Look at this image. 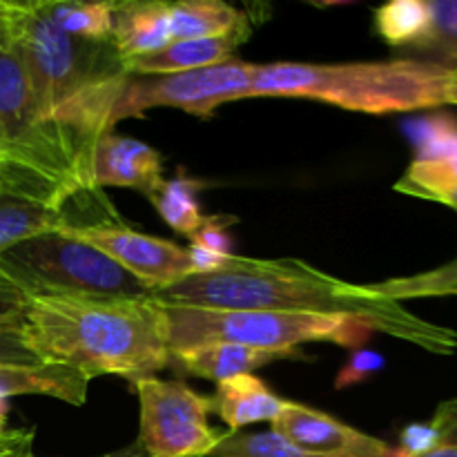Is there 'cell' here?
<instances>
[{
	"label": "cell",
	"instance_id": "obj_32",
	"mask_svg": "<svg viewBox=\"0 0 457 457\" xmlns=\"http://www.w3.org/2000/svg\"><path fill=\"white\" fill-rule=\"evenodd\" d=\"M440 442V433L431 422L427 424H409L400 436V457H418L436 449Z\"/></svg>",
	"mask_w": 457,
	"mask_h": 457
},
{
	"label": "cell",
	"instance_id": "obj_26",
	"mask_svg": "<svg viewBox=\"0 0 457 457\" xmlns=\"http://www.w3.org/2000/svg\"><path fill=\"white\" fill-rule=\"evenodd\" d=\"M418 163H433L457 154V119L449 114H433L411 128Z\"/></svg>",
	"mask_w": 457,
	"mask_h": 457
},
{
	"label": "cell",
	"instance_id": "obj_10",
	"mask_svg": "<svg viewBox=\"0 0 457 457\" xmlns=\"http://www.w3.org/2000/svg\"><path fill=\"white\" fill-rule=\"evenodd\" d=\"M272 431L306 453L320 457H400L386 442L357 431L321 411L286 400Z\"/></svg>",
	"mask_w": 457,
	"mask_h": 457
},
{
	"label": "cell",
	"instance_id": "obj_12",
	"mask_svg": "<svg viewBox=\"0 0 457 457\" xmlns=\"http://www.w3.org/2000/svg\"><path fill=\"white\" fill-rule=\"evenodd\" d=\"M61 228H74L67 205L22 183L0 177V254L18 241Z\"/></svg>",
	"mask_w": 457,
	"mask_h": 457
},
{
	"label": "cell",
	"instance_id": "obj_11",
	"mask_svg": "<svg viewBox=\"0 0 457 457\" xmlns=\"http://www.w3.org/2000/svg\"><path fill=\"white\" fill-rule=\"evenodd\" d=\"M92 177L96 187H134L150 199L163 179V156L147 143L107 132L94 150Z\"/></svg>",
	"mask_w": 457,
	"mask_h": 457
},
{
	"label": "cell",
	"instance_id": "obj_30",
	"mask_svg": "<svg viewBox=\"0 0 457 457\" xmlns=\"http://www.w3.org/2000/svg\"><path fill=\"white\" fill-rule=\"evenodd\" d=\"M237 219L226 217V214H217V217H204L201 226L196 228L195 235H190V241L195 245H201L205 250H212L217 254H232V237L228 232V226L235 223Z\"/></svg>",
	"mask_w": 457,
	"mask_h": 457
},
{
	"label": "cell",
	"instance_id": "obj_16",
	"mask_svg": "<svg viewBox=\"0 0 457 457\" xmlns=\"http://www.w3.org/2000/svg\"><path fill=\"white\" fill-rule=\"evenodd\" d=\"M92 378L67 366H40V369H0V431H4L9 415V397L47 395L80 406L87 402Z\"/></svg>",
	"mask_w": 457,
	"mask_h": 457
},
{
	"label": "cell",
	"instance_id": "obj_21",
	"mask_svg": "<svg viewBox=\"0 0 457 457\" xmlns=\"http://www.w3.org/2000/svg\"><path fill=\"white\" fill-rule=\"evenodd\" d=\"M428 0H393L375 12V29L397 49H409L428 29Z\"/></svg>",
	"mask_w": 457,
	"mask_h": 457
},
{
	"label": "cell",
	"instance_id": "obj_31",
	"mask_svg": "<svg viewBox=\"0 0 457 457\" xmlns=\"http://www.w3.org/2000/svg\"><path fill=\"white\" fill-rule=\"evenodd\" d=\"M431 424L440 433V442L436 449L418 457H457V397L437 406Z\"/></svg>",
	"mask_w": 457,
	"mask_h": 457
},
{
	"label": "cell",
	"instance_id": "obj_3",
	"mask_svg": "<svg viewBox=\"0 0 457 457\" xmlns=\"http://www.w3.org/2000/svg\"><path fill=\"white\" fill-rule=\"evenodd\" d=\"M21 320L47 366L129 382L170 366L168 317L154 297H29Z\"/></svg>",
	"mask_w": 457,
	"mask_h": 457
},
{
	"label": "cell",
	"instance_id": "obj_18",
	"mask_svg": "<svg viewBox=\"0 0 457 457\" xmlns=\"http://www.w3.org/2000/svg\"><path fill=\"white\" fill-rule=\"evenodd\" d=\"M248 29V16L219 0H181L170 4L172 40L219 38Z\"/></svg>",
	"mask_w": 457,
	"mask_h": 457
},
{
	"label": "cell",
	"instance_id": "obj_35",
	"mask_svg": "<svg viewBox=\"0 0 457 457\" xmlns=\"http://www.w3.org/2000/svg\"><path fill=\"white\" fill-rule=\"evenodd\" d=\"M446 105H457V70L449 71L446 79Z\"/></svg>",
	"mask_w": 457,
	"mask_h": 457
},
{
	"label": "cell",
	"instance_id": "obj_25",
	"mask_svg": "<svg viewBox=\"0 0 457 457\" xmlns=\"http://www.w3.org/2000/svg\"><path fill=\"white\" fill-rule=\"evenodd\" d=\"M208 457H320L290 445L275 431L223 433Z\"/></svg>",
	"mask_w": 457,
	"mask_h": 457
},
{
	"label": "cell",
	"instance_id": "obj_20",
	"mask_svg": "<svg viewBox=\"0 0 457 457\" xmlns=\"http://www.w3.org/2000/svg\"><path fill=\"white\" fill-rule=\"evenodd\" d=\"M205 187H208L205 181L179 174L177 179H165L156 187L154 195L150 196V201L172 230H177L179 235L190 237L195 235L196 228L204 221L199 192L205 190Z\"/></svg>",
	"mask_w": 457,
	"mask_h": 457
},
{
	"label": "cell",
	"instance_id": "obj_36",
	"mask_svg": "<svg viewBox=\"0 0 457 457\" xmlns=\"http://www.w3.org/2000/svg\"><path fill=\"white\" fill-rule=\"evenodd\" d=\"M0 433H3V431H0Z\"/></svg>",
	"mask_w": 457,
	"mask_h": 457
},
{
	"label": "cell",
	"instance_id": "obj_9",
	"mask_svg": "<svg viewBox=\"0 0 457 457\" xmlns=\"http://www.w3.org/2000/svg\"><path fill=\"white\" fill-rule=\"evenodd\" d=\"M70 232L114 259L120 268L150 286L154 293L192 275L186 248L161 237L129 230L119 221L70 228Z\"/></svg>",
	"mask_w": 457,
	"mask_h": 457
},
{
	"label": "cell",
	"instance_id": "obj_24",
	"mask_svg": "<svg viewBox=\"0 0 457 457\" xmlns=\"http://www.w3.org/2000/svg\"><path fill=\"white\" fill-rule=\"evenodd\" d=\"M395 190L457 210V163H451V161L418 163L413 161L404 177L395 183Z\"/></svg>",
	"mask_w": 457,
	"mask_h": 457
},
{
	"label": "cell",
	"instance_id": "obj_5",
	"mask_svg": "<svg viewBox=\"0 0 457 457\" xmlns=\"http://www.w3.org/2000/svg\"><path fill=\"white\" fill-rule=\"evenodd\" d=\"M170 330V355L212 342H230L259 351L302 357L299 346L333 342L344 348H360L373 326L346 315L275 311H208V308L163 306Z\"/></svg>",
	"mask_w": 457,
	"mask_h": 457
},
{
	"label": "cell",
	"instance_id": "obj_7",
	"mask_svg": "<svg viewBox=\"0 0 457 457\" xmlns=\"http://www.w3.org/2000/svg\"><path fill=\"white\" fill-rule=\"evenodd\" d=\"M141 404L138 446L147 457H208L221 442L208 422L212 397L181 379L143 378L132 382Z\"/></svg>",
	"mask_w": 457,
	"mask_h": 457
},
{
	"label": "cell",
	"instance_id": "obj_23",
	"mask_svg": "<svg viewBox=\"0 0 457 457\" xmlns=\"http://www.w3.org/2000/svg\"><path fill=\"white\" fill-rule=\"evenodd\" d=\"M366 288L373 295L391 302H406V299L422 297H445L457 293V257L433 270L418 272L409 277H395V279L382 281V284H369Z\"/></svg>",
	"mask_w": 457,
	"mask_h": 457
},
{
	"label": "cell",
	"instance_id": "obj_2",
	"mask_svg": "<svg viewBox=\"0 0 457 457\" xmlns=\"http://www.w3.org/2000/svg\"><path fill=\"white\" fill-rule=\"evenodd\" d=\"M0 25L40 114L70 134L94 163L98 138L114 128L112 116L129 79L114 43L65 34L40 3L3 0Z\"/></svg>",
	"mask_w": 457,
	"mask_h": 457
},
{
	"label": "cell",
	"instance_id": "obj_8",
	"mask_svg": "<svg viewBox=\"0 0 457 457\" xmlns=\"http://www.w3.org/2000/svg\"><path fill=\"white\" fill-rule=\"evenodd\" d=\"M253 62L230 58L221 65L181 74L129 76L112 123L143 116L152 107H177L195 116L214 114L219 105L253 96Z\"/></svg>",
	"mask_w": 457,
	"mask_h": 457
},
{
	"label": "cell",
	"instance_id": "obj_33",
	"mask_svg": "<svg viewBox=\"0 0 457 457\" xmlns=\"http://www.w3.org/2000/svg\"><path fill=\"white\" fill-rule=\"evenodd\" d=\"M187 259H190V266H192V275H205V272H214V270H221L230 257L226 254H217L212 250H205L201 245L190 244V248H186Z\"/></svg>",
	"mask_w": 457,
	"mask_h": 457
},
{
	"label": "cell",
	"instance_id": "obj_19",
	"mask_svg": "<svg viewBox=\"0 0 457 457\" xmlns=\"http://www.w3.org/2000/svg\"><path fill=\"white\" fill-rule=\"evenodd\" d=\"M431 21L418 43L411 45L409 56L415 61L433 62L437 67L457 70V0H431Z\"/></svg>",
	"mask_w": 457,
	"mask_h": 457
},
{
	"label": "cell",
	"instance_id": "obj_34",
	"mask_svg": "<svg viewBox=\"0 0 457 457\" xmlns=\"http://www.w3.org/2000/svg\"><path fill=\"white\" fill-rule=\"evenodd\" d=\"M27 302H29V297L22 290H18L9 281L0 279V320L21 317L25 312Z\"/></svg>",
	"mask_w": 457,
	"mask_h": 457
},
{
	"label": "cell",
	"instance_id": "obj_29",
	"mask_svg": "<svg viewBox=\"0 0 457 457\" xmlns=\"http://www.w3.org/2000/svg\"><path fill=\"white\" fill-rule=\"evenodd\" d=\"M34 446V431H22V428H4L0 433V457H38L31 451ZM98 457H147L143 449L137 445L125 446V449L105 453Z\"/></svg>",
	"mask_w": 457,
	"mask_h": 457
},
{
	"label": "cell",
	"instance_id": "obj_37",
	"mask_svg": "<svg viewBox=\"0 0 457 457\" xmlns=\"http://www.w3.org/2000/svg\"><path fill=\"white\" fill-rule=\"evenodd\" d=\"M455 295H457V293H455Z\"/></svg>",
	"mask_w": 457,
	"mask_h": 457
},
{
	"label": "cell",
	"instance_id": "obj_15",
	"mask_svg": "<svg viewBox=\"0 0 457 457\" xmlns=\"http://www.w3.org/2000/svg\"><path fill=\"white\" fill-rule=\"evenodd\" d=\"M279 360H295V357L230 342L201 344V346L170 355V364L181 375H195V378L212 379L217 384L223 379L237 378V375H250L253 370Z\"/></svg>",
	"mask_w": 457,
	"mask_h": 457
},
{
	"label": "cell",
	"instance_id": "obj_6",
	"mask_svg": "<svg viewBox=\"0 0 457 457\" xmlns=\"http://www.w3.org/2000/svg\"><path fill=\"white\" fill-rule=\"evenodd\" d=\"M0 279L16 286L27 297H154L150 286L71 235L70 228L29 237L4 250L0 254Z\"/></svg>",
	"mask_w": 457,
	"mask_h": 457
},
{
	"label": "cell",
	"instance_id": "obj_28",
	"mask_svg": "<svg viewBox=\"0 0 457 457\" xmlns=\"http://www.w3.org/2000/svg\"><path fill=\"white\" fill-rule=\"evenodd\" d=\"M384 369V357L375 351H366V348H357L353 351V355L348 357V361L344 364V369L339 370L337 379H335V388L337 391H346V388L357 386V384H364L373 378L375 373Z\"/></svg>",
	"mask_w": 457,
	"mask_h": 457
},
{
	"label": "cell",
	"instance_id": "obj_13",
	"mask_svg": "<svg viewBox=\"0 0 457 457\" xmlns=\"http://www.w3.org/2000/svg\"><path fill=\"white\" fill-rule=\"evenodd\" d=\"M112 43L123 62L168 47L170 3H112Z\"/></svg>",
	"mask_w": 457,
	"mask_h": 457
},
{
	"label": "cell",
	"instance_id": "obj_22",
	"mask_svg": "<svg viewBox=\"0 0 457 457\" xmlns=\"http://www.w3.org/2000/svg\"><path fill=\"white\" fill-rule=\"evenodd\" d=\"M45 13L65 34L85 40H112V3H40Z\"/></svg>",
	"mask_w": 457,
	"mask_h": 457
},
{
	"label": "cell",
	"instance_id": "obj_17",
	"mask_svg": "<svg viewBox=\"0 0 457 457\" xmlns=\"http://www.w3.org/2000/svg\"><path fill=\"white\" fill-rule=\"evenodd\" d=\"M286 400L277 397L272 388L257 375H237L217 384L212 397V413L228 424L230 433L259 422H275L284 411Z\"/></svg>",
	"mask_w": 457,
	"mask_h": 457
},
{
	"label": "cell",
	"instance_id": "obj_27",
	"mask_svg": "<svg viewBox=\"0 0 457 457\" xmlns=\"http://www.w3.org/2000/svg\"><path fill=\"white\" fill-rule=\"evenodd\" d=\"M21 317L0 320V369H40L45 366L27 342Z\"/></svg>",
	"mask_w": 457,
	"mask_h": 457
},
{
	"label": "cell",
	"instance_id": "obj_14",
	"mask_svg": "<svg viewBox=\"0 0 457 457\" xmlns=\"http://www.w3.org/2000/svg\"><path fill=\"white\" fill-rule=\"evenodd\" d=\"M245 38H248V29L219 36V38L172 40L161 52L128 61L125 62V70H128L129 76H159L181 74V71H195L204 70V67L221 65V62L235 58L237 47Z\"/></svg>",
	"mask_w": 457,
	"mask_h": 457
},
{
	"label": "cell",
	"instance_id": "obj_1",
	"mask_svg": "<svg viewBox=\"0 0 457 457\" xmlns=\"http://www.w3.org/2000/svg\"><path fill=\"white\" fill-rule=\"evenodd\" d=\"M161 306L208 311H275L346 315L369 321L375 333L404 339L424 351L451 355L457 333L422 320L402 303L378 297L366 286L348 284L302 259H248L232 254L221 270L190 275L154 293Z\"/></svg>",
	"mask_w": 457,
	"mask_h": 457
},
{
	"label": "cell",
	"instance_id": "obj_4",
	"mask_svg": "<svg viewBox=\"0 0 457 457\" xmlns=\"http://www.w3.org/2000/svg\"><path fill=\"white\" fill-rule=\"evenodd\" d=\"M449 70L415 58L378 62H270L254 65L253 96L311 98L364 114L446 105Z\"/></svg>",
	"mask_w": 457,
	"mask_h": 457
}]
</instances>
